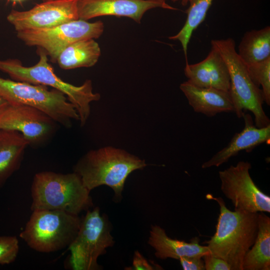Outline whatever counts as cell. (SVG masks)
I'll return each mask as SVG.
<instances>
[{
    "instance_id": "cell-18",
    "label": "cell",
    "mask_w": 270,
    "mask_h": 270,
    "mask_svg": "<svg viewBox=\"0 0 270 270\" xmlns=\"http://www.w3.org/2000/svg\"><path fill=\"white\" fill-rule=\"evenodd\" d=\"M28 146L20 132L0 130V188L19 169Z\"/></svg>"
},
{
    "instance_id": "cell-11",
    "label": "cell",
    "mask_w": 270,
    "mask_h": 270,
    "mask_svg": "<svg viewBox=\"0 0 270 270\" xmlns=\"http://www.w3.org/2000/svg\"><path fill=\"white\" fill-rule=\"evenodd\" d=\"M58 124L47 114L24 104H8L0 112V130L20 132L28 146H40L54 136Z\"/></svg>"
},
{
    "instance_id": "cell-2",
    "label": "cell",
    "mask_w": 270,
    "mask_h": 270,
    "mask_svg": "<svg viewBox=\"0 0 270 270\" xmlns=\"http://www.w3.org/2000/svg\"><path fill=\"white\" fill-rule=\"evenodd\" d=\"M146 166L144 160L124 150L106 146L88 152L75 164L74 172L80 176L90 192L106 185L113 190L114 196L119 198L128 175Z\"/></svg>"
},
{
    "instance_id": "cell-29",
    "label": "cell",
    "mask_w": 270,
    "mask_h": 270,
    "mask_svg": "<svg viewBox=\"0 0 270 270\" xmlns=\"http://www.w3.org/2000/svg\"><path fill=\"white\" fill-rule=\"evenodd\" d=\"M173 2H180L182 5L185 6L188 5V4H190V2H192L194 0H170Z\"/></svg>"
},
{
    "instance_id": "cell-5",
    "label": "cell",
    "mask_w": 270,
    "mask_h": 270,
    "mask_svg": "<svg viewBox=\"0 0 270 270\" xmlns=\"http://www.w3.org/2000/svg\"><path fill=\"white\" fill-rule=\"evenodd\" d=\"M210 43L218 49L228 68L230 78L229 92L236 116L241 118L245 111L249 110L254 116L256 127L264 128L270 125V118L262 108L264 100L262 90L250 78L246 64L236 52L234 40L229 38L212 40Z\"/></svg>"
},
{
    "instance_id": "cell-31",
    "label": "cell",
    "mask_w": 270,
    "mask_h": 270,
    "mask_svg": "<svg viewBox=\"0 0 270 270\" xmlns=\"http://www.w3.org/2000/svg\"><path fill=\"white\" fill-rule=\"evenodd\" d=\"M41 0V1H42V2H44V1L48 0Z\"/></svg>"
},
{
    "instance_id": "cell-6",
    "label": "cell",
    "mask_w": 270,
    "mask_h": 270,
    "mask_svg": "<svg viewBox=\"0 0 270 270\" xmlns=\"http://www.w3.org/2000/svg\"><path fill=\"white\" fill-rule=\"evenodd\" d=\"M20 237L32 249L40 252L60 250L76 238L81 219L60 210H36Z\"/></svg>"
},
{
    "instance_id": "cell-23",
    "label": "cell",
    "mask_w": 270,
    "mask_h": 270,
    "mask_svg": "<svg viewBox=\"0 0 270 270\" xmlns=\"http://www.w3.org/2000/svg\"><path fill=\"white\" fill-rule=\"evenodd\" d=\"M250 78L258 87L260 86L264 102L270 105V57L256 63L246 66Z\"/></svg>"
},
{
    "instance_id": "cell-8",
    "label": "cell",
    "mask_w": 270,
    "mask_h": 270,
    "mask_svg": "<svg viewBox=\"0 0 270 270\" xmlns=\"http://www.w3.org/2000/svg\"><path fill=\"white\" fill-rule=\"evenodd\" d=\"M108 220L98 207L88 210L81 219L78 232L68 246L69 265L74 270H98V258L114 244Z\"/></svg>"
},
{
    "instance_id": "cell-3",
    "label": "cell",
    "mask_w": 270,
    "mask_h": 270,
    "mask_svg": "<svg viewBox=\"0 0 270 270\" xmlns=\"http://www.w3.org/2000/svg\"><path fill=\"white\" fill-rule=\"evenodd\" d=\"M38 50L40 58L36 64L25 66L18 60H0V70L7 74L12 80L50 86L62 92L74 106L80 117V126H84L90 114V104L98 100L100 94L93 92L90 80H86L80 86L62 80L48 63L46 52L40 48Z\"/></svg>"
},
{
    "instance_id": "cell-12",
    "label": "cell",
    "mask_w": 270,
    "mask_h": 270,
    "mask_svg": "<svg viewBox=\"0 0 270 270\" xmlns=\"http://www.w3.org/2000/svg\"><path fill=\"white\" fill-rule=\"evenodd\" d=\"M78 0H48L24 11L13 10L8 21L17 32L46 28L79 19Z\"/></svg>"
},
{
    "instance_id": "cell-9",
    "label": "cell",
    "mask_w": 270,
    "mask_h": 270,
    "mask_svg": "<svg viewBox=\"0 0 270 270\" xmlns=\"http://www.w3.org/2000/svg\"><path fill=\"white\" fill-rule=\"evenodd\" d=\"M104 30V24L100 20L90 22L78 19L49 28L19 31L16 34L26 44L43 50L56 62L59 54L69 44L82 40L98 38Z\"/></svg>"
},
{
    "instance_id": "cell-27",
    "label": "cell",
    "mask_w": 270,
    "mask_h": 270,
    "mask_svg": "<svg viewBox=\"0 0 270 270\" xmlns=\"http://www.w3.org/2000/svg\"><path fill=\"white\" fill-rule=\"evenodd\" d=\"M132 268L136 270H152L156 267L152 264L140 254L136 251L134 254L132 263Z\"/></svg>"
},
{
    "instance_id": "cell-22",
    "label": "cell",
    "mask_w": 270,
    "mask_h": 270,
    "mask_svg": "<svg viewBox=\"0 0 270 270\" xmlns=\"http://www.w3.org/2000/svg\"><path fill=\"white\" fill-rule=\"evenodd\" d=\"M214 0H194L186 10L187 17L181 30L175 35L168 37L170 40L181 44L187 62L188 44L194 31L205 20Z\"/></svg>"
},
{
    "instance_id": "cell-25",
    "label": "cell",
    "mask_w": 270,
    "mask_h": 270,
    "mask_svg": "<svg viewBox=\"0 0 270 270\" xmlns=\"http://www.w3.org/2000/svg\"><path fill=\"white\" fill-rule=\"evenodd\" d=\"M205 270H231L230 265L224 260L208 253L202 256Z\"/></svg>"
},
{
    "instance_id": "cell-10",
    "label": "cell",
    "mask_w": 270,
    "mask_h": 270,
    "mask_svg": "<svg viewBox=\"0 0 270 270\" xmlns=\"http://www.w3.org/2000/svg\"><path fill=\"white\" fill-rule=\"evenodd\" d=\"M250 162L240 161L218 172L220 190L235 210L270 212V196L262 192L250 174Z\"/></svg>"
},
{
    "instance_id": "cell-16",
    "label": "cell",
    "mask_w": 270,
    "mask_h": 270,
    "mask_svg": "<svg viewBox=\"0 0 270 270\" xmlns=\"http://www.w3.org/2000/svg\"><path fill=\"white\" fill-rule=\"evenodd\" d=\"M180 88L196 112L211 117L220 112H234L229 91L198 87L187 81L182 83Z\"/></svg>"
},
{
    "instance_id": "cell-4",
    "label": "cell",
    "mask_w": 270,
    "mask_h": 270,
    "mask_svg": "<svg viewBox=\"0 0 270 270\" xmlns=\"http://www.w3.org/2000/svg\"><path fill=\"white\" fill-rule=\"evenodd\" d=\"M90 191L75 172L61 174L52 171L36 173L33 178L32 210H63L78 215L92 206Z\"/></svg>"
},
{
    "instance_id": "cell-1",
    "label": "cell",
    "mask_w": 270,
    "mask_h": 270,
    "mask_svg": "<svg viewBox=\"0 0 270 270\" xmlns=\"http://www.w3.org/2000/svg\"><path fill=\"white\" fill-rule=\"evenodd\" d=\"M206 198L220 206L216 232L206 242L210 254L226 262L231 270H243L244 257L256 238L258 212L232 211L221 197L208 194Z\"/></svg>"
},
{
    "instance_id": "cell-21",
    "label": "cell",
    "mask_w": 270,
    "mask_h": 270,
    "mask_svg": "<svg viewBox=\"0 0 270 270\" xmlns=\"http://www.w3.org/2000/svg\"><path fill=\"white\" fill-rule=\"evenodd\" d=\"M238 48V54L246 66L270 57V26L245 32Z\"/></svg>"
},
{
    "instance_id": "cell-17",
    "label": "cell",
    "mask_w": 270,
    "mask_h": 270,
    "mask_svg": "<svg viewBox=\"0 0 270 270\" xmlns=\"http://www.w3.org/2000/svg\"><path fill=\"white\" fill-rule=\"evenodd\" d=\"M148 243L154 250L155 256L162 260L168 258L179 260L184 256H203L210 252L207 246L200 244L198 237L192 238L190 242L172 239L158 225L152 226Z\"/></svg>"
},
{
    "instance_id": "cell-26",
    "label": "cell",
    "mask_w": 270,
    "mask_h": 270,
    "mask_svg": "<svg viewBox=\"0 0 270 270\" xmlns=\"http://www.w3.org/2000/svg\"><path fill=\"white\" fill-rule=\"evenodd\" d=\"M178 260L184 270H205L202 256H184Z\"/></svg>"
},
{
    "instance_id": "cell-19",
    "label": "cell",
    "mask_w": 270,
    "mask_h": 270,
    "mask_svg": "<svg viewBox=\"0 0 270 270\" xmlns=\"http://www.w3.org/2000/svg\"><path fill=\"white\" fill-rule=\"evenodd\" d=\"M100 54V48L94 39H84L66 46L59 54L56 62L66 70L89 68L96 64Z\"/></svg>"
},
{
    "instance_id": "cell-20",
    "label": "cell",
    "mask_w": 270,
    "mask_h": 270,
    "mask_svg": "<svg viewBox=\"0 0 270 270\" xmlns=\"http://www.w3.org/2000/svg\"><path fill=\"white\" fill-rule=\"evenodd\" d=\"M243 270H270V218L258 212V232L253 246L246 254Z\"/></svg>"
},
{
    "instance_id": "cell-13",
    "label": "cell",
    "mask_w": 270,
    "mask_h": 270,
    "mask_svg": "<svg viewBox=\"0 0 270 270\" xmlns=\"http://www.w3.org/2000/svg\"><path fill=\"white\" fill-rule=\"evenodd\" d=\"M177 10L166 0H78L79 19L88 20L102 16L127 17L140 23L144 14L154 8Z\"/></svg>"
},
{
    "instance_id": "cell-28",
    "label": "cell",
    "mask_w": 270,
    "mask_h": 270,
    "mask_svg": "<svg viewBox=\"0 0 270 270\" xmlns=\"http://www.w3.org/2000/svg\"><path fill=\"white\" fill-rule=\"evenodd\" d=\"M8 104L0 96V112L4 109Z\"/></svg>"
},
{
    "instance_id": "cell-30",
    "label": "cell",
    "mask_w": 270,
    "mask_h": 270,
    "mask_svg": "<svg viewBox=\"0 0 270 270\" xmlns=\"http://www.w3.org/2000/svg\"><path fill=\"white\" fill-rule=\"evenodd\" d=\"M14 2H22L25 0H10Z\"/></svg>"
},
{
    "instance_id": "cell-7",
    "label": "cell",
    "mask_w": 270,
    "mask_h": 270,
    "mask_svg": "<svg viewBox=\"0 0 270 270\" xmlns=\"http://www.w3.org/2000/svg\"><path fill=\"white\" fill-rule=\"evenodd\" d=\"M0 96L9 104H24L42 112L66 128L80 117L74 106L62 92L48 86L0 77Z\"/></svg>"
},
{
    "instance_id": "cell-24",
    "label": "cell",
    "mask_w": 270,
    "mask_h": 270,
    "mask_svg": "<svg viewBox=\"0 0 270 270\" xmlns=\"http://www.w3.org/2000/svg\"><path fill=\"white\" fill-rule=\"evenodd\" d=\"M19 251V242L16 236H0V264H8L16 259Z\"/></svg>"
},
{
    "instance_id": "cell-14",
    "label": "cell",
    "mask_w": 270,
    "mask_h": 270,
    "mask_svg": "<svg viewBox=\"0 0 270 270\" xmlns=\"http://www.w3.org/2000/svg\"><path fill=\"white\" fill-rule=\"evenodd\" d=\"M184 73L190 84L200 88H212L229 91L230 74L218 49L212 46L206 57L196 64L186 62Z\"/></svg>"
},
{
    "instance_id": "cell-15",
    "label": "cell",
    "mask_w": 270,
    "mask_h": 270,
    "mask_svg": "<svg viewBox=\"0 0 270 270\" xmlns=\"http://www.w3.org/2000/svg\"><path fill=\"white\" fill-rule=\"evenodd\" d=\"M244 126L236 133L228 145L216 152L202 165V168L218 167L236 156L242 150L250 152L257 146L270 140V125L264 128L256 127L250 114H243Z\"/></svg>"
}]
</instances>
